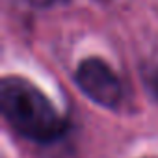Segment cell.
Segmentation results:
<instances>
[{
	"mask_svg": "<svg viewBox=\"0 0 158 158\" xmlns=\"http://www.w3.org/2000/svg\"><path fill=\"white\" fill-rule=\"evenodd\" d=\"M147 84H149L151 91L154 93V97L158 99V67L152 69V71L149 73V76H147Z\"/></svg>",
	"mask_w": 158,
	"mask_h": 158,
	"instance_id": "cell-3",
	"label": "cell"
},
{
	"mask_svg": "<svg viewBox=\"0 0 158 158\" xmlns=\"http://www.w3.org/2000/svg\"><path fill=\"white\" fill-rule=\"evenodd\" d=\"M0 108L6 121L24 138L48 143L61 138L67 121L32 82L21 76H4L0 82Z\"/></svg>",
	"mask_w": 158,
	"mask_h": 158,
	"instance_id": "cell-1",
	"label": "cell"
},
{
	"mask_svg": "<svg viewBox=\"0 0 158 158\" xmlns=\"http://www.w3.org/2000/svg\"><path fill=\"white\" fill-rule=\"evenodd\" d=\"M74 82L91 101L104 108H115L123 99V88L117 74L101 58H88L74 71Z\"/></svg>",
	"mask_w": 158,
	"mask_h": 158,
	"instance_id": "cell-2",
	"label": "cell"
},
{
	"mask_svg": "<svg viewBox=\"0 0 158 158\" xmlns=\"http://www.w3.org/2000/svg\"><path fill=\"white\" fill-rule=\"evenodd\" d=\"M30 4H35V6H50V4H56L60 0H26Z\"/></svg>",
	"mask_w": 158,
	"mask_h": 158,
	"instance_id": "cell-4",
	"label": "cell"
}]
</instances>
